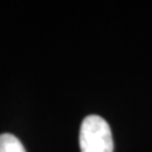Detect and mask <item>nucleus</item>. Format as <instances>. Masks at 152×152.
I'll use <instances>...</instances> for the list:
<instances>
[{
    "label": "nucleus",
    "mask_w": 152,
    "mask_h": 152,
    "mask_svg": "<svg viewBox=\"0 0 152 152\" xmlns=\"http://www.w3.org/2000/svg\"><path fill=\"white\" fill-rule=\"evenodd\" d=\"M79 142L81 152H113L114 148L108 122L95 114L84 118L80 127Z\"/></svg>",
    "instance_id": "nucleus-1"
},
{
    "label": "nucleus",
    "mask_w": 152,
    "mask_h": 152,
    "mask_svg": "<svg viewBox=\"0 0 152 152\" xmlns=\"http://www.w3.org/2000/svg\"><path fill=\"white\" fill-rule=\"evenodd\" d=\"M0 152H26L23 143L10 133L0 134Z\"/></svg>",
    "instance_id": "nucleus-2"
}]
</instances>
